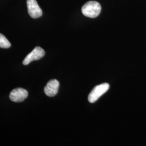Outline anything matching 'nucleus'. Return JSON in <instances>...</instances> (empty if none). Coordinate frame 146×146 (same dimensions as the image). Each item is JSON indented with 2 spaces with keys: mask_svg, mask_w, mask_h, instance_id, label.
<instances>
[{
  "mask_svg": "<svg viewBox=\"0 0 146 146\" xmlns=\"http://www.w3.org/2000/svg\"><path fill=\"white\" fill-rule=\"evenodd\" d=\"M101 7L99 2L90 1L85 3L82 7V12L84 15L90 18H95L99 15Z\"/></svg>",
  "mask_w": 146,
  "mask_h": 146,
  "instance_id": "nucleus-1",
  "label": "nucleus"
},
{
  "mask_svg": "<svg viewBox=\"0 0 146 146\" xmlns=\"http://www.w3.org/2000/svg\"><path fill=\"white\" fill-rule=\"evenodd\" d=\"M110 88V85L107 83L101 84L96 86L89 95L88 101L90 103H94L99 99Z\"/></svg>",
  "mask_w": 146,
  "mask_h": 146,
  "instance_id": "nucleus-2",
  "label": "nucleus"
},
{
  "mask_svg": "<svg viewBox=\"0 0 146 146\" xmlns=\"http://www.w3.org/2000/svg\"><path fill=\"white\" fill-rule=\"evenodd\" d=\"M28 14L33 19H37L42 15V11L36 0H27Z\"/></svg>",
  "mask_w": 146,
  "mask_h": 146,
  "instance_id": "nucleus-3",
  "label": "nucleus"
},
{
  "mask_svg": "<svg viewBox=\"0 0 146 146\" xmlns=\"http://www.w3.org/2000/svg\"><path fill=\"white\" fill-rule=\"evenodd\" d=\"M45 55L44 50L41 47H35L33 50L30 52L23 61L24 65H28L33 61H36L41 59Z\"/></svg>",
  "mask_w": 146,
  "mask_h": 146,
  "instance_id": "nucleus-4",
  "label": "nucleus"
},
{
  "mask_svg": "<svg viewBox=\"0 0 146 146\" xmlns=\"http://www.w3.org/2000/svg\"><path fill=\"white\" fill-rule=\"evenodd\" d=\"M28 93L26 89L22 88L14 89L11 92L9 98L11 101L15 102H21L26 99Z\"/></svg>",
  "mask_w": 146,
  "mask_h": 146,
  "instance_id": "nucleus-5",
  "label": "nucleus"
},
{
  "mask_svg": "<svg viewBox=\"0 0 146 146\" xmlns=\"http://www.w3.org/2000/svg\"><path fill=\"white\" fill-rule=\"evenodd\" d=\"M59 86L60 84L58 80L52 79L47 83L46 86L44 89V92L48 96L53 97L58 93Z\"/></svg>",
  "mask_w": 146,
  "mask_h": 146,
  "instance_id": "nucleus-6",
  "label": "nucleus"
},
{
  "mask_svg": "<svg viewBox=\"0 0 146 146\" xmlns=\"http://www.w3.org/2000/svg\"><path fill=\"white\" fill-rule=\"evenodd\" d=\"M11 46V43L8 39L3 35L0 34V48H9Z\"/></svg>",
  "mask_w": 146,
  "mask_h": 146,
  "instance_id": "nucleus-7",
  "label": "nucleus"
}]
</instances>
